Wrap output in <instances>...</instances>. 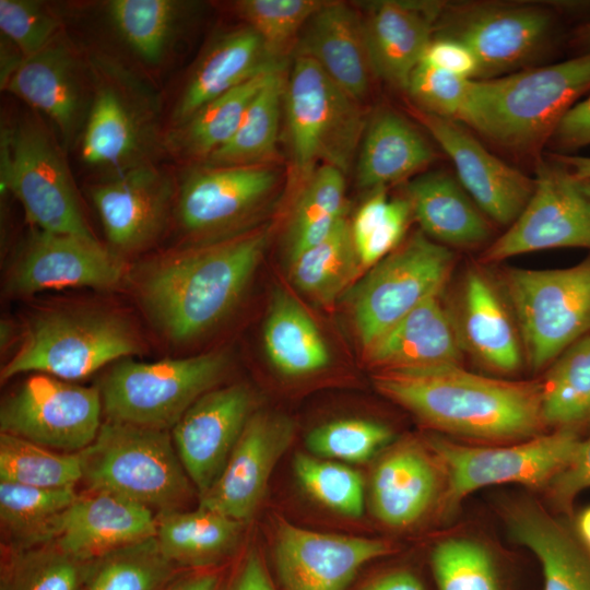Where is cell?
Here are the masks:
<instances>
[{
	"mask_svg": "<svg viewBox=\"0 0 590 590\" xmlns=\"http://www.w3.org/2000/svg\"><path fill=\"white\" fill-rule=\"evenodd\" d=\"M140 347L135 329L118 312L47 310L30 321L21 345L1 369V380L28 371L76 380L138 353Z\"/></svg>",
	"mask_w": 590,
	"mask_h": 590,
	"instance_id": "obj_5",
	"label": "cell"
},
{
	"mask_svg": "<svg viewBox=\"0 0 590 590\" xmlns=\"http://www.w3.org/2000/svg\"><path fill=\"white\" fill-rule=\"evenodd\" d=\"M576 530L585 550L590 555V507L583 509L577 517Z\"/></svg>",
	"mask_w": 590,
	"mask_h": 590,
	"instance_id": "obj_60",
	"label": "cell"
},
{
	"mask_svg": "<svg viewBox=\"0 0 590 590\" xmlns=\"http://www.w3.org/2000/svg\"><path fill=\"white\" fill-rule=\"evenodd\" d=\"M327 1L319 0H240L237 14L263 40L269 54L278 61L286 54L308 20Z\"/></svg>",
	"mask_w": 590,
	"mask_h": 590,
	"instance_id": "obj_47",
	"label": "cell"
},
{
	"mask_svg": "<svg viewBox=\"0 0 590 590\" xmlns=\"http://www.w3.org/2000/svg\"><path fill=\"white\" fill-rule=\"evenodd\" d=\"M294 433L295 425L287 416L253 412L221 474L206 492L199 495V507L241 523L248 521Z\"/></svg>",
	"mask_w": 590,
	"mask_h": 590,
	"instance_id": "obj_19",
	"label": "cell"
},
{
	"mask_svg": "<svg viewBox=\"0 0 590 590\" xmlns=\"http://www.w3.org/2000/svg\"><path fill=\"white\" fill-rule=\"evenodd\" d=\"M86 565L54 542L19 548L2 576L1 590H82Z\"/></svg>",
	"mask_w": 590,
	"mask_h": 590,
	"instance_id": "obj_46",
	"label": "cell"
},
{
	"mask_svg": "<svg viewBox=\"0 0 590 590\" xmlns=\"http://www.w3.org/2000/svg\"><path fill=\"white\" fill-rule=\"evenodd\" d=\"M421 231L446 247L470 248L488 239L491 226L460 182L444 172L418 175L405 188Z\"/></svg>",
	"mask_w": 590,
	"mask_h": 590,
	"instance_id": "obj_30",
	"label": "cell"
},
{
	"mask_svg": "<svg viewBox=\"0 0 590 590\" xmlns=\"http://www.w3.org/2000/svg\"><path fill=\"white\" fill-rule=\"evenodd\" d=\"M155 533L152 509L108 492L88 489L70 505L52 542L69 555L90 562Z\"/></svg>",
	"mask_w": 590,
	"mask_h": 590,
	"instance_id": "obj_24",
	"label": "cell"
},
{
	"mask_svg": "<svg viewBox=\"0 0 590 590\" xmlns=\"http://www.w3.org/2000/svg\"><path fill=\"white\" fill-rule=\"evenodd\" d=\"M432 567L439 590H498L488 552L465 539H449L436 545Z\"/></svg>",
	"mask_w": 590,
	"mask_h": 590,
	"instance_id": "obj_50",
	"label": "cell"
},
{
	"mask_svg": "<svg viewBox=\"0 0 590 590\" xmlns=\"http://www.w3.org/2000/svg\"><path fill=\"white\" fill-rule=\"evenodd\" d=\"M441 5L435 2H371L363 19L370 66L388 84L406 90L434 37Z\"/></svg>",
	"mask_w": 590,
	"mask_h": 590,
	"instance_id": "obj_25",
	"label": "cell"
},
{
	"mask_svg": "<svg viewBox=\"0 0 590 590\" xmlns=\"http://www.w3.org/2000/svg\"><path fill=\"white\" fill-rule=\"evenodd\" d=\"M90 197L110 246L133 252L162 232L176 191L170 178L148 162L93 184Z\"/></svg>",
	"mask_w": 590,
	"mask_h": 590,
	"instance_id": "obj_20",
	"label": "cell"
},
{
	"mask_svg": "<svg viewBox=\"0 0 590 590\" xmlns=\"http://www.w3.org/2000/svg\"><path fill=\"white\" fill-rule=\"evenodd\" d=\"M233 590H274L262 558L256 552H249Z\"/></svg>",
	"mask_w": 590,
	"mask_h": 590,
	"instance_id": "obj_56",
	"label": "cell"
},
{
	"mask_svg": "<svg viewBox=\"0 0 590 590\" xmlns=\"http://www.w3.org/2000/svg\"><path fill=\"white\" fill-rule=\"evenodd\" d=\"M188 7L177 0H113L107 13L128 47L144 62L157 64L173 46Z\"/></svg>",
	"mask_w": 590,
	"mask_h": 590,
	"instance_id": "obj_41",
	"label": "cell"
},
{
	"mask_svg": "<svg viewBox=\"0 0 590 590\" xmlns=\"http://www.w3.org/2000/svg\"><path fill=\"white\" fill-rule=\"evenodd\" d=\"M219 576L214 573H201L176 577L165 590H217Z\"/></svg>",
	"mask_w": 590,
	"mask_h": 590,
	"instance_id": "obj_58",
	"label": "cell"
},
{
	"mask_svg": "<svg viewBox=\"0 0 590 590\" xmlns=\"http://www.w3.org/2000/svg\"><path fill=\"white\" fill-rule=\"evenodd\" d=\"M391 437V430L380 423L343 418L312 429L306 446L318 458L359 463L370 459Z\"/></svg>",
	"mask_w": 590,
	"mask_h": 590,
	"instance_id": "obj_49",
	"label": "cell"
},
{
	"mask_svg": "<svg viewBox=\"0 0 590 590\" xmlns=\"http://www.w3.org/2000/svg\"><path fill=\"white\" fill-rule=\"evenodd\" d=\"M474 79L418 63L413 70L406 92L420 109L457 122H467L473 95Z\"/></svg>",
	"mask_w": 590,
	"mask_h": 590,
	"instance_id": "obj_51",
	"label": "cell"
},
{
	"mask_svg": "<svg viewBox=\"0 0 590 590\" xmlns=\"http://www.w3.org/2000/svg\"><path fill=\"white\" fill-rule=\"evenodd\" d=\"M453 262L448 247L418 231L368 269L351 290L349 300L363 350L423 300L442 292Z\"/></svg>",
	"mask_w": 590,
	"mask_h": 590,
	"instance_id": "obj_10",
	"label": "cell"
},
{
	"mask_svg": "<svg viewBox=\"0 0 590 590\" xmlns=\"http://www.w3.org/2000/svg\"><path fill=\"white\" fill-rule=\"evenodd\" d=\"M579 441L576 430L556 429L507 447H470L442 438H432L429 445L446 471V503L452 508L486 485L548 486L566 467Z\"/></svg>",
	"mask_w": 590,
	"mask_h": 590,
	"instance_id": "obj_12",
	"label": "cell"
},
{
	"mask_svg": "<svg viewBox=\"0 0 590 590\" xmlns=\"http://www.w3.org/2000/svg\"><path fill=\"white\" fill-rule=\"evenodd\" d=\"M363 270L350 221L344 216L327 238L290 262V279L312 300L330 305Z\"/></svg>",
	"mask_w": 590,
	"mask_h": 590,
	"instance_id": "obj_37",
	"label": "cell"
},
{
	"mask_svg": "<svg viewBox=\"0 0 590 590\" xmlns=\"http://www.w3.org/2000/svg\"><path fill=\"white\" fill-rule=\"evenodd\" d=\"M580 188L590 201V179L579 181Z\"/></svg>",
	"mask_w": 590,
	"mask_h": 590,
	"instance_id": "obj_62",
	"label": "cell"
},
{
	"mask_svg": "<svg viewBox=\"0 0 590 590\" xmlns=\"http://www.w3.org/2000/svg\"><path fill=\"white\" fill-rule=\"evenodd\" d=\"M344 216L345 174L319 165L294 201L285 236L288 262L327 238Z\"/></svg>",
	"mask_w": 590,
	"mask_h": 590,
	"instance_id": "obj_39",
	"label": "cell"
},
{
	"mask_svg": "<svg viewBox=\"0 0 590 590\" xmlns=\"http://www.w3.org/2000/svg\"><path fill=\"white\" fill-rule=\"evenodd\" d=\"M421 63L465 79H474L477 68L476 60L467 46L437 36H434L427 46Z\"/></svg>",
	"mask_w": 590,
	"mask_h": 590,
	"instance_id": "obj_54",
	"label": "cell"
},
{
	"mask_svg": "<svg viewBox=\"0 0 590 590\" xmlns=\"http://www.w3.org/2000/svg\"><path fill=\"white\" fill-rule=\"evenodd\" d=\"M279 178L272 164H200L185 174L176 192L178 223L204 243L235 235L267 202Z\"/></svg>",
	"mask_w": 590,
	"mask_h": 590,
	"instance_id": "obj_14",
	"label": "cell"
},
{
	"mask_svg": "<svg viewBox=\"0 0 590 590\" xmlns=\"http://www.w3.org/2000/svg\"><path fill=\"white\" fill-rule=\"evenodd\" d=\"M0 481L39 488H74L82 481L81 457L79 452L55 451L1 433Z\"/></svg>",
	"mask_w": 590,
	"mask_h": 590,
	"instance_id": "obj_44",
	"label": "cell"
},
{
	"mask_svg": "<svg viewBox=\"0 0 590 590\" xmlns=\"http://www.w3.org/2000/svg\"><path fill=\"white\" fill-rule=\"evenodd\" d=\"M433 158V149L414 126L384 110L366 125L357 157V182L364 189L386 188L424 169Z\"/></svg>",
	"mask_w": 590,
	"mask_h": 590,
	"instance_id": "obj_32",
	"label": "cell"
},
{
	"mask_svg": "<svg viewBox=\"0 0 590 590\" xmlns=\"http://www.w3.org/2000/svg\"><path fill=\"white\" fill-rule=\"evenodd\" d=\"M227 367L223 352L152 363L122 359L103 381V408L108 420L168 430L216 388Z\"/></svg>",
	"mask_w": 590,
	"mask_h": 590,
	"instance_id": "obj_9",
	"label": "cell"
},
{
	"mask_svg": "<svg viewBox=\"0 0 590 590\" xmlns=\"http://www.w3.org/2000/svg\"><path fill=\"white\" fill-rule=\"evenodd\" d=\"M285 85L281 68L272 71L251 101L232 139L202 164L210 166L272 164L278 155Z\"/></svg>",
	"mask_w": 590,
	"mask_h": 590,
	"instance_id": "obj_38",
	"label": "cell"
},
{
	"mask_svg": "<svg viewBox=\"0 0 590 590\" xmlns=\"http://www.w3.org/2000/svg\"><path fill=\"white\" fill-rule=\"evenodd\" d=\"M1 87L46 115L64 143H70L84 127L91 104L81 68L59 36L36 55L24 58Z\"/></svg>",
	"mask_w": 590,
	"mask_h": 590,
	"instance_id": "obj_23",
	"label": "cell"
},
{
	"mask_svg": "<svg viewBox=\"0 0 590 590\" xmlns=\"http://www.w3.org/2000/svg\"><path fill=\"white\" fill-rule=\"evenodd\" d=\"M415 116L450 157L460 185L479 209L510 226L532 196L534 179L489 153L459 122L421 109Z\"/></svg>",
	"mask_w": 590,
	"mask_h": 590,
	"instance_id": "obj_21",
	"label": "cell"
},
{
	"mask_svg": "<svg viewBox=\"0 0 590 590\" xmlns=\"http://www.w3.org/2000/svg\"><path fill=\"white\" fill-rule=\"evenodd\" d=\"M251 390L241 384L201 396L172 428L178 457L198 496L216 481L253 414Z\"/></svg>",
	"mask_w": 590,
	"mask_h": 590,
	"instance_id": "obj_17",
	"label": "cell"
},
{
	"mask_svg": "<svg viewBox=\"0 0 590 590\" xmlns=\"http://www.w3.org/2000/svg\"><path fill=\"white\" fill-rule=\"evenodd\" d=\"M411 216V206L405 198L389 200L385 188L373 190L350 222L364 270L370 269L401 245Z\"/></svg>",
	"mask_w": 590,
	"mask_h": 590,
	"instance_id": "obj_45",
	"label": "cell"
},
{
	"mask_svg": "<svg viewBox=\"0 0 590 590\" xmlns=\"http://www.w3.org/2000/svg\"><path fill=\"white\" fill-rule=\"evenodd\" d=\"M554 158L565 165L576 180L590 179V156L565 153Z\"/></svg>",
	"mask_w": 590,
	"mask_h": 590,
	"instance_id": "obj_59",
	"label": "cell"
},
{
	"mask_svg": "<svg viewBox=\"0 0 590 590\" xmlns=\"http://www.w3.org/2000/svg\"><path fill=\"white\" fill-rule=\"evenodd\" d=\"M574 42L580 48L579 55L590 52V21L576 31Z\"/></svg>",
	"mask_w": 590,
	"mask_h": 590,
	"instance_id": "obj_61",
	"label": "cell"
},
{
	"mask_svg": "<svg viewBox=\"0 0 590 590\" xmlns=\"http://www.w3.org/2000/svg\"><path fill=\"white\" fill-rule=\"evenodd\" d=\"M552 364L541 382L544 423L576 430L590 422V333Z\"/></svg>",
	"mask_w": 590,
	"mask_h": 590,
	"instance_id": "obj_43",
	"label": "cell"
},
{
	"mask_svg": "<svg viewBox=\"0 0 590 590\" xmlns=\"http://www.w3.org/2000/svg\"><path fill=\"white\" fill-rule=\"evenodd\" d=\"M88 489L108 492L161 514L181 510L191 481L168 430L107 420L79 452Z\"/></svg>",
	"mask_w": 590,
	"mask_h": 590,
	"instance_id": "obj_4",
	"label": "cell"
},
{
	"mask_svg": "<svg viewBox=\"0 0 590 590\" xmlns=\"http://www.w3.org/2000/svg\"><path fill=\"white\" fill-rule=\"evenodd\" d=\"M590 487V436L580 440L566 467L551 481L548 489L553 500L565 510L574 498Z\"/></svg>",
	"mask_w": 590,
	"mask_h": 590,
	"instance_id": "obj_53",
	"label": "cell"
},
{
	"mask_svg": "<svg viewBox=\"0 0 590 590\" xmlns=\"http://www.w3.org/2000/svg\"><path fill=\"white\" fill-rule=\"evenodd\" d=\"M262 340L270 363L287 377L324 369L331 354L316 322L286 290L275 288L263 324Z\"/></svg>",
	"mask_w": 590,
	"mask_h": 590,
	"instance_id": "obj_34",
	"label": "cell"
},
{
	"mask_svg": "<svg viewBox=\"0 0 590 590\" xmlns=\"http://www.w3.org/2000/svg\"><path fill=\"white\" fill-rule=\"evenodd\" d=\"M284 109L297 184L303 186L319 162L344 174L350 170L366 128L361 103L310 58L296 56Z\"/></svg>",
	"mask_w": 590,
	"mask_h": 590,
	"instance_id": "obj_6",
	"label": "cell"
},
{
	"mask_svg": "<svg viewBox=\"0 0 590 590\" xmlns=\"http://www.w3.org/2000/svg\"><path fill=\"white\" fill-rule=\"evenodd\" d=\"M388 543L323 533L280 520L274 562L284 590H345L366 563L387 555Z\"/></svg>",
	"mask_w": 590,
	"mask_h": 590,
	"instance_id": "obj_18",
	"label": "cell"
},
{
	"mask_svg": "<svg viewBox=\"0 0 590 590\" xmlns=\"http://www.w3.org/2000/svg\"><path fill=\"white\" fill-rule=\"evenodd\" d=\"M78 494L74 488H39L0 481V522L16 550L52 542Z\"/></svg>",
	"mask_w": 590,
	"mask_h": 590,
	"instance_id": "obj_40",
	"label": "cell"
},
{
	"mask_svg": "<svg viewBox=\"0 0 590 590\" xmlns=\"http://www.w3.org/2000/svg\"><path fill=\"white\" fill-rule=\"evenodd\" d=\"M503 285L531 368L590 333V256L564 269H506Z\"/></svg>",
	"mask_w": 590,
	"mask_h": 590,
	"instance_id": "obj_8",
	"label": "cell"
},
{
	"mask_svg": "<svg viewBox=\"0 0 590 590\" xmlns=\"http://www.w3.org/2000/svg\"><path fill=\"white\" fill-rule=\"evenodd\" d=\"M296 48L356 102L368 95L374 72L362 15L351 5L327 1L305 24Z\"/></svg>",
	"mask_w": 590,
	"mask_h": 590,
	"instance_id": "obj_27",
	"label": "cell"
},
{
	"mask_svg": "<svg viewBox=\"0 0 590 590\" xmlns=\"http://www.w3.org/2000/svg\"><path fill=\"white\" fill-rule=\"evenodd\" d=\"M551 139L565 151L590 146V93L566 113Z\"/></svg>",
	"mask_w": 590,
	"mask_h": 590,
	"instance_id": "obj_55",
	"label": "cell"
},
{
	"mask_svg": "<svg viewBox=\"0 0 590 590\" xmlns=\"http://www.w3.org/2000/svg\"><path fill=\"white\" fill-rule=\"evenodd\" d=\"M1 191L21 202L34 228L96 239L81 209L64 155L35 115L1 135Z\"/></svg>",
	"mask_w": 590,
	"mask_h": 590,
	"instance_id": "obj_7",
	"label": "cell"
},
{
	"mask_svg": "<svg viewBox=\"0 0 590 590\" xmlns=\"http://www.w3.org/2000/svg\"><path fill=\"white\" fill-rule=\"evenodd\" d=\"M84 127L81 155L91 166L118 170L144 162L146 122L122 87L104 80L97 85Z\"/></svg>",
	"mask_w": 590,
	"mask_h": 590,
	"instance_id": "obj_31",
	"label": "cell"
},
{
	"mask_svg": "<svg viewBox=\"0 0 590 590\" xmlns=\"http://www.w3.org/2000/svg\"><path fill=\"white\" fill-rule=\"evenodd\" d=\"M243 523L212 510L172 511L156 517L162 553L176 566L215 564L237 546Z\"/></svg>",
	"mask_w": 590,
	"mask_h": 590,
	"instance_id": "obj_35",
	"label": "cell"
},
{
	"mask_svg": "<svg viewBox=\"0 0 590 590\" xmlns=\"http://www.w3.org/2000/svg\"><path fill=\"white\" fill-rule=\"evenodd\" d=\"M435 31L471 50L474 80H489L526 69L543 55L554 42L557 17L536 4L462 3L441 10Z\"/></svg>",
	"mask_w": 590,
	"mask_h": 590,
	"instance_id": "obj_11",
	"label": "cell"
},
{
	"mask_svg": "<svg viewBox=\"0 0 590 590\" xmlns=\"http://www.w3.org/2000/svg\"><path fill=\"white\" fill-rule=\"evenodd\" d=\"M439 473L423 448L406 440L392 447L376 464L370 482L375 516L396 528L411 526L434 503Z\"/></svg>",
	"mask_w": 590,
	"mask_h": 590,
	"instance_id": "obj_29",
	"label": "cell"
},
{
	"mask_svg": "<svg viewBox=\"0 0 590 590\" xmlns=\"http://www.w3.org/2000/svg\"><path fill=\"white\" fill-rule=\"evenodd\" d=\"M250 228L154 260L141 272L138 296L168 340L186 343L220 323L238 304L270 240Z\"/></svg>",
	"mask_w": 590,
	"mask_h": 590,
	"instance_id": "obj_1",
	"label": "cell"
},
{
	"mask_svg": "<svg viewBox=\"0 0 590 590\" xmlns=\"http://www.w3.org/2000/svg\"><path fill=\"white\" fill-rule=\"evenodd\" d=\"M376 389L425 424L484 440L533 436L545 425L542 385L509 381L447 366L379 370Z\"/></svg>",
	"mask_w": 590,
	"mask_h": 590,
	"instance_id": "obj_2",
	"label": "cell"
},
{
	"mask_svg": "<svg viewBox=\"0 0 590 590\" xmlns=\"http://www.w3.org/2000/svg\"><path fill=\"white\" fill-rule=\"evenodd\" d=\"M514 539L539 558L544 590H590V555L566 529L531 503L507 510Z\"/></svg>",
	"mask_w": 590,
	"mask_h": 590,
	"instance_id": "obj_33",
	"label": "cell"
},
{
	"mask_svg": "<svg viewBox=\"0 0 590 590\" xmlns=\"http://www.w3.org/2000/svg\"><path fill=\"white\" fill-rule=\"evenodd\" d=\"M281 64L249 26L224 33L192 69L174 107L173 126L186 121L209 102Z\"/></svg>",
	"mask_w": 590,
	"mask_h": 590,
	"instance_id": "obj_28",
	"label": "cell"
},
{
	"mask_svg": "<svg viewBox=\"0 0 590 590\" xmlns=\"http://www.w3.org/2000/svg\"><path fill=\"white\" fill-rule=\"evenodd\" d=\"M60 22L47 4L34 0H0V30L25 58L36 55L57 36Z\"/></svg>",
	"mask_w": 590,
	"mask_h": 590,
	"instance_id": "obj_52",
	"label": "cell"
},
{
	"mask_svg": "<svg viewBox=\"0 0 590 590\" xmlns=\"http://www.w3.org/2000/svg\"><path fill=\"white\" fill-rule=\"evenodd\" d=\"M293 467L302 487L318 503L352 518L363 514L364 485L358 472L305 453L295 456Z\"/></svg>",
	"mask_w": 590,
	"mask_h": 590,
	"instance_id": "obj_48",
	"label": "cell"
},
{
	"mask_svg": "<svg viewBox=\"0 0 590 590\" xmlns=\"http://www.w3.org/2000/svg\"><path fill=\"white\" fill-rule=\"evenodd\" d=\"M441 293L418 304L364 351L379 370L461 366L464 349L455 312Z\"/></svg>",
	"mask_w": 590,
	"mask_h": 590,
	"instance_id": "obj_22",
	"label": "cell"
},
{
	"mask_svg": "<svg viewBox=\"0 0 590 590\" xmlns=\"http://www.w3.org/2000/svg\"><path fill=\"white\" fill-rule=\"evenodd\" d=\"M123 276V262L97 239L33 228L9 268L5 287L13 295L66 287L110 288Z\"/></svg>",
	"mask_w": 590,
	"mask_h": 590,
	"instance_id": "obj_16",
	"label": "cell"
},
{
	"mask_svg": "<svg viewBox=\"0 0 590 590\" xmlns=\"http://www.w3.org/2000/svg\"><path fill=\"white\" fill-rule=\"evenodd\" d=\"M102 396L91 387L35 374L0 408V430L52 450L78 453L102 426Z\"/></svg>",
	"mask_w": 590,
	"mask_h": 590,
	"instance_id": "obj_13",
	"label": "cell"
},
{
	"mask_svg": "<svg viewBox=\"0 0 590 590\" xmlns=\"http://www.w3.org/2000/svg\"><path fill=\"white\" fill-rule=\"evenodd\" d=\"M590 249V201L565 165L539 161L534 189L521 214L483 253V261L553 249Z\"/></svg>",
	"mask_w": 590,
	"mask_h": 590,
	"instance_id": "obj_15",
	"label": "cell"
},
{
	"mask_svg": "<svg viewBox=\"0 0 590 590\" xmlns=\"http://www.w3.org/2000/svg\"><path fill=\"white\" fill-rule=\"evenodd\" d=\"M590 91V52L542 67L474 80L467 125L515 150L552 138L566 113Z\"/></svg>",
	"mask_w": 590,
	"mask_h": 590,
	"instance_id": "obj_3",
	"label": "cell"
},
{
	"mask_svg": "<svg viewBox=\"0 0 590 590\" xmlns=\"http://www.w3.org/2000/svg\"><path fill=\"white\" fill-rule=\"evenodd\" d=\"M274 70L258 74L173 126L166 135L169 151L181 158L204 163L232 139L251 101Z\"/></svg>",
	"mask_w": 590,
	"mask_h": 590,
	"instance_id": "obj_36",
	"label": "cell"
},
{
	"mask_svg": "<svg viewBox=\"0 0 590 590\" xmlns=\"http://www.w3.org/2000/svg\"><path fill=\"white\" fill-rule=\"evenodd\" d=\"M176 568L154 535L87 562L82 590H165Z\"/></svg>",
	"mask_w": 590,
	"mask_h": 590,
	"instance_id": "obj_42",
	"label": "cell"
},
{
	"mask_svg": "<svg viewBox=\"0 0 590 590\" xmlns=\"http://www.w3.org/2000/svg\"><path fill=\"white\" fill-rule=\"evenodd\" d=\"M361 590H423V587L412 574L396 571L374 580Z\"/></svg>",
	"mask_w": 590,
	"mask_h": 590,
	"instance_id": "obj_57",
	"label": "cell"
},
{
	"mask_svg": "<svg viewBox=\"0 0 590 590\" xmlns=\"http://www.w3.org/2000/svg\"><path fill=\"white\" fill-rule=\"evenodd\" d=\"M506 300L485 272L471 268L463 278L458 314H455L464 352L484 367L502 374L516 371L524 353Z\"/></svg>",
	"mask_w": 590,
	"mask_h": 590,
	"instance_id": "obj_26",
	"label": "cell"
}]
</instances>
